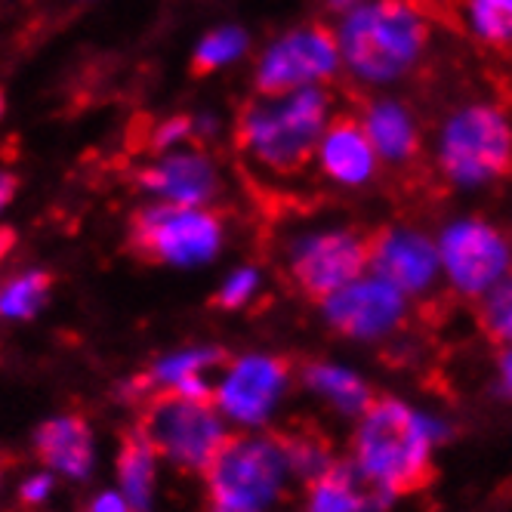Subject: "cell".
Here are the masks:
<instances>
[{"label":"cell","mask_w":512,"mask_h":512,"mask_svg":"<svg viewBox=\"0 0 512 512\" xmlns=\"http://www.w3.org/2000/svg\"><path fill=\"white\" fill-rule=\"evenodd\" d=\"M331 124V93L309 87L287 96H256L238 108L235 149L241 161L266 176H297L318 152Z\"/></svg>","instance_id":"6da1fadb"},{"label":"cell","mask_w":512,"mask_h":512,"mask_svg":"<svg viewBox=\"0 0 512 512\" xmlns=\"http://www.w3.org/2000/svg\"><path fill=\"white\" fill-rule=\"evenodd\" d=\"M334 34L340 62L364 84L405 78L429 47V22L417 0H364L343 13Z\"/></svg>","instance_id":"7a4b0ae2"},{"label":"cell","mask_w":512,"mask_h":512,"mask_svg":"<svg viewBox=\"0 0 512 512\" xmlns=\"http://www.w3.org/2000/svg\"><path fill=\"white\" fill-rule=\"evenodd\" d=\"M435 426L395 398H374L352 438V466L371 488L395 497L429 482Z\"/></svg>","instance_id":"3957f363"},{"label":"cell","mask_w":512,"mask_h":512,"mask_svg":"<svg viewBox=\"0 0 512 512\" xmlns=\"http://www.w3.org/2000/svg\"><path fill=\"white\" fill-rule=\"evenodd\" d=\"M213 509L275 512L294 479L278 435H229L204 472Z\"/></svg>","instance_id":"277c9868"},{"label":"cell","mask_w":512,"mask_h":512,"mask_svg":"<svg viewBox=\"0 0 512 512\" xmlns=\"http://www.w3.org/2000/svg\"><path fill=\"white\" fill-rule=\"evenodd\" d=\"M130 244L149 263L167 269L210 266L226 247V219L216 207H176L145 201L130 219Z\"/></svg>","instance_id":"5b68a950"},{"label":"cell","mask_w":512,"mask_h":512,"mask_svg":"<svg viewBox=\"0 0 512 512\" xmlns=\"http://www.w3.org/2000/svg\"><path fill=\"white\" fill-rule=\"evenodd\" d=\"M438 167L460 189H475L512 170V121L503 108L472 102L445 121Z\"/></svg>","instance_id":"8992f818"},{"label":"cell","mask_w":512,"mask_h":512,"mask_svg":"<svg viewBox=\"0 0 512 512\" xmlns=\"http://www.w3.org/2000/svg\"><path fill=\"white\" fill-rule=\"evenodd\" d=\"M139 432L149 438L161 460L201 475L232 435L213 401L182 398L173 392H161L145 405Z\"/></svg>","instance_id":"52a82bcc"},{"label":"cell","mask_w":512,"mask_h":512,"mask_svg":"<svg viewBox=\"0 0 512 512\" xmlns=\"http://www.w3.org/2000/svg\"><path fill=\"white\" fill-rule=\"evenodd\" d=\"M337 34L327 25H300L278 34L253 62L256 96H287L324 87L340 71Z\"/></svg>","instance_id":"ba28073f"},{"label":"cell","mask_w":512,"mask_h":512,"mask_svg":"<svg viewBox=\"0 0 512 512\" xmlns=\"http://www.w3.org/2000/svg\"><path fill=\"white\" fill-rule=\"evenodd\" d=\"M133 186L145 201L176 207H216L226 195V173L207 145L145 155L133 167Z\"/></svg>","instance_id":"9c48e42d"},{"label":"cell","mask_w":512,"mask_h":512,"mask_svg":"<svg viewBox=\"0 0 512 512\" xmlns=\"http://www.w3.org/2000/svg\"><path fill=\"white\" fill-rule=\"evenodd\" d=\"M371 266V235L355 229H324L290 241L287 272L303 294L324 303Z\"/></svg>","instance_id":"30bf717a"},{"label":"cell","mask_w":512,"mask_h":512,"mask_svg":"<svg viewBox=\"0 0 512 512\" xmlns=\"http://www.w3.org/2000/svg\"><path fill=\"white\" fill-rule=\"evenodd\" d=\"M438 260L463 297H485L512 269L509 241L482 219H457L438 244Z\"/></svg>","instance_id":"8fae6325"},{"label":"cell","mask_w":512,"mask_h":512,"mask_svg":"<svg viewBox=\"0 0 512 512\" xmlns=\"http://www.w3.org/2000/svg\"><path fill=\"white\" fill-rule=\"evenodd\" d=\"M287 389V364L272 355H241L213 386V405L238 426H263Z\"/></svg>","instance_id":"7c38bea8"},{"label":"cell","mask_w":512,"mask_h":512,"mask_svg":"<svg viewBox=\"0 0 512 512\" xmlns=\"http://www.w3.org/2000/svg\"><path fill=\"white\" fill-rule=\"evenodd\" d=\"M324 318L340 334L355 340H377L405 321V294L380 278H358L324 303Z\"/></svg>","instance_id":"4fadbf2b"},{"label":"cell","mask_w":512,"mask_h":512,"mask_svg":"<svg viewBox=\"0 0 512 512\" xmlns=\"http://www.w3.org/2000/svg\"><path fill=\"white\" fill-rule=\"evenodd\" d=\"M368 269L401 294H420L442 269V260H438V247L426 235L411 229H380L371 235Z\"/></svg>","instance_id":"5bb4252c"},{"label":"cell","mask_w":512,"mask_h":512,"mask_svg":"<svg viewBox=\"0 0 512 512\" xmlns=\"http://www.w3.org/2000/svg\"><path fill=\"white\" fill-rule=\"evenodd\" d=\"M34 454L53 475L87 482L96 466V438L84 417L56 414L34 429Z\"/></svg>","instance_id":"9a60e30c"},{"label":"cell","mask_w":512,"mask_h":512,"mask_svg":"<svg viewBox=\"0 0 512 512\" xmlns=\"http://www.w3.org/2000/svg\"><path fill=\"white\" fill-rule=\"evenodd\" d=\"M377 152L364 133L361 121L352 115H337L327 124L321 142H318V152H315V164L318 170L337 182V186H364L374 170H377Z\"/></svg>","instance_id":"2e32d148"},{"label":"cell","mask_w":512,"mask_h":512,"mask_svg":"<svg viewBox=\"0 0 512 512\" xmlns=\"http://www.w3.org/2000/svg\"><path fill=\"white\" fill-rule=\"evenodd\" d=\"M226 355L213 346H189L161 355L152 371L145 374L152 392H173L182 398L213 401V383L207 380V371H213Z\"/></svg>","instance_id":"e0dca14e"},{"label":"cell","mask_w":512,"mask_h":512,"mask_svg":"<svg viewBox=\"0 0 512 512\" xmlns=\"http://www.w3.org/2000/svg\"><path fill=\"white\" fill-rule=\"evenodd\" d=\"M377 158L389 164H411L420 155V130L414 115L395 99H374L358 118Z\"/></svg>","instance_id":"ac0fdd59"},{"label":"cell","mask_w":512,"mask_h":512,"mask_svg":"<svg viewBox=\"0 0 512 512\" xmlns=\"http://www.w3.org/2000/svg\"><path fill=\"white\" fill-rule=\"evenodd\" d=\"M361 485L364 479L355 472V466L334 463L306 485V512H377L389 503V494Z\"/></svg>","instance_id":"d6986e66"},{"label":"cell","mask_w":512,"mask_h":512,"mask_svg":"<svg viewBox=\"0 0 512 512\" xmlns=\"http://www.w3.org/2000/svg\"><path fill=\"white\" fill-rule=\"evenodd\" d=\"M158 451L136 429H130L118 451V491L130 503L133 512H152L158 500Z\"/></svg>","instance_id":"ffe728a7"},{"label":"cell","mask_w":512,"mask_h":512,"mask_svg":"<svg viewBox=\"0 0 512 512\" xmlns=\"http://www.w3.org/2000/svg\"><path fill=\"white\" fill-rule=\"evenodd\" d=\"M53 278L47 269L28 266L0 278V321H31L50 300Z\"/></svg>","instance_id":"44dd1931"},{"label":"cell","mask_w":512,"mask_h":512,"mask_svg":"<svg viewBox=\"0 0 512 512\" xmlns=\"http://www.w3.org/2000/svg\"><path fill=\"white\" fill-rule=\"evenodd\" d=\"M303 380L309 389L324 395L343 414H364L374 405V395H371L368 383H361L355 374H349L343 368H334V364H321V361L306 364Z\"/></svg>","instance_id":"7402d4cb"},{"label":"cell","mask_w":512,"mask_h":512,"mask_svg":"<svg viewBox=\"0 0 512 512\" xmlns=\"http://www.w3.org/2000/svg\"><path fill=\"white\" fill-rule=\"evenodd\" d=\"M250 53V34L241 25H216L204 31L195 50H192V65L198 75H213V71H226L238 65Z\"/></svg>","instance_id":"603a6c76"},{"label":"cell","mask_w":512,"mask_h":512,"mask_svg":"<svg viewBox=\"0 0 512 512\" xmlns=\"http://www.w3.org/2000/svg\"><path fill=\"white\" fill-rule=\"evenodd\" d=\"M281 438V448L290 466V475L300 482H315L321 472H327L334 466L331 448H327L321 438L315 435H300V432H290V435H278Z\"/></svg>","instance_id":"cb8c5ba5"},{"label":"cell","mask_w":512,"mask_h":512,"mask_svg":"<svg viewBox=\"0 0 512 512\" xmlns=\"http://www.w3.org/2000/svg\"><path fill=\"white\" fill-rule=\"evenodd\" d=\"M466 19L485 44H512V0H466Z\"/></svg>","instance_id":"d4e9b609"},{"label":"cell","mask_w":512,"mask_h":512,"mask_svg":"<svg viewBox=\"0 0 512 512\" xmlns=\"http://www.w3.org/2000/svg\"><path fill=\"white\" fill-rule=\"evenodd\" d=\"M482 327L497 343L512 346V272L497 281L482 300Z\"/></svg>","instance_id":"484cf974"},{"label":"cell","mask_w":512,"mask_h":512,"mask_svg":"<svg viewBox=\"0 0 512 512\" xmlns=\"http://www.w3.org/2000/svg\"><path fill=\"white\" fill-rule=\"evenodd\" d=\"M182 145H198L192 112L189 115H164V118L152 121L149 133H145V149H149V155L182 149Z\"/></svg>","instance_id":"4316f807"},{"label":"cell","mask_w":512,"mask_h":512,"mask_svg":"<svg viewBox=\"0 0 512 512\" xmlns=\"http://www.w3.org/2000/svg\"><path fill=\"white\" fill-rule=\"evenodd\" d=\"M256 290H260V269L238 266L223 278V284H219L216 306L219 309H244L256 297Z\"/></svg>","instance_id":"83f0119b"},{"label":"cell","mask_w":512,"mask_h":512,"mask_svg":"<svg viewBox=\"0 0 512 512\" xmlns=\"http://www.w3.org/2000/svg\"><path fill=\"white\" fill-rule=\"evenodd\" d=\"M53 488H56V475H53L50 469H41V472L28 475V479L22 482V488H19V500H22L25 506H41V503H47V500H50Z\"/></svg>","instance_id":"f1b7e54d"},{"label":"cell","mask_w":512,"mask_h":512,"mask_svg":"<svg viewBox=\"0 0 512 512\" xmlns=\"http://www.w3.org/2000/svg\"><path fill=\"white\" fill-rule=\"evenodd\" d=\"M192 121H195V142L210 149V145L219 139V133H223V121H219V115H213V112H192Z\"/></svg>","instance_id":"f546056e"},{"label":"cell","mask_w":512,"mask_h":512,"mask_svg":"<svg viewBox=\"0 0 512 512\" xmlns=\"http://www.w3.org/2000/svg\"><path fill=\"white\" fill-rule=\"evenodd\" d=\"M87 512H133V509H130V503L124 500V494L115 488V491H99V494L90 500Z\"/></svg>","instance_id":"4dcf8cb0"},{"label":"cell","mask_w":512,"mask_h":512,"mask_svg":"<svg viewBox=\"0 0 512 512\" xmlns=\"http://www.w3.org/2000/svg\"><path fill=\"white\" fill-rule=\"evenodd\" d=\"M16 192H19V179L10 167H0V219L7 216V210L13 207L16 201Z\"/></svg>","instance_id":"1f68e13d"},{"label":"cell","mask_w":512,"mask_h":512,"mask_svg":"<svg viewBox=\"0 0 512 512\" xmlns=\"http://www.w3.org/2000/svg\"><path fill=\"white\" fill-rule=\"evenodd\" d=\"M500 374H503V386L512 395V349L500 355Z\"/></svg>","instance_id":"d6a6232c"},{"label":"cell","mask_w":512,"mask_h":512,"mask_svg":"<svg viewBox=\"0 0 512 512\" xmlns=\"http://www.w3.org/2000/svg\"><path fill=\"white\" fill-rule=\"evenodd\" d=\"M358 4H364V0H327V7L337 10V13H349V10H355Z\"/></svg>","instance_id":"836d02e7"},{"label":"cell","mask_w":512,"mask_h":512,"mask_svg":"<svg viewBox=\"0 0 512 512\" xmlns=\"http://www.w3.org/2000/svg\"><path fill=\"white\" fill-rule=\"evenodd\" d=\"M4 118H7V93L0 90V121H4Z\"/></svg>","instance_id":"e575fe53"},{"label":"cell","mask_w":512,"mask_h":512,"mask_svg":"<svg viewBox=\"0 0 512 512\" xmlns=\"http://www.w3.org/2000/svg\"><path fill=\"white\" fill-rule=\"evenodd\" d=\"M78 4H99V0H78Z\"/></svg>","instance_id":"d590c367"},{"label":"cell","mask_w":512,"mask_h":512,"mask_svg":"<svg viewBox=\"0 0 512 512\" xmlns=\"http://www.w3.org/2000/svg\"><path fill=\"white\" fill-rule=\"evenodd\" d=\"M210 512H229V509H213V506H210Z\"/></svg>","instance_id":"8d00e7d4"}]
</instances>
